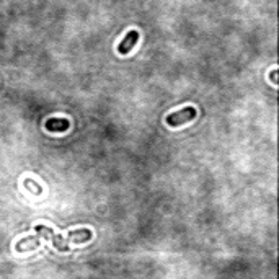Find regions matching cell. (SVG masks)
<instances>
[{
    "label": "cell",
    "instance_id": "6da1fadb",
    "mask_svg": "<svg viewBox=\"0 0 279 279\" xmlns=\"http://www.w3.org/2000/svg\"><path fill=\"white\" fill-rule=\"evenodd\" d=\"M36 232L40 237H44V240H51L52 245H54V248H57L59 251H69V242L67 240H64L61 235H56L54 230L51 227H44V225H36Z\"/></svg>",
    "mask_w": 279,
    "mask_h": 279
},
{
    "label": "cell",
    "instance_id": "7a4b0ae2",
    "mask_svg": "<svg viewBox=\"0 0 279 279\" xmlns=\"http://www.w3.org/2000/svg\"><path fill=\"white\" fill-rule=\"evenodd\" d=\"M196 118V110L193 108V106H186V108L180 110L173 113V115H168L167 116V124L171 126V127H178L181 124H185V122H190Z\"/></svg>",
    "mask_w": 279,
    "mask_h": 279
},
{
    "label": "cell",
    "instance_id": "3957f363",
    "mask_svg": "<svg viewBox=\"0 0 279 279\" xmlns=\"http://www.w3.org/2000/svg\"><path fill=\"white\" fill-rule=\"evenodd\" d=\"M139 40V31L136 30H131L127 31L126 38L120 42V46H118V51H120V54H127L134 46H136V42Z\"/></svg>",
    "mask_w": 279,
    "mask_h": 279
},
{
    "label": "cell",
    "instance_id": "277c9868",
    "mask_svg": "<svg viewBox=\"0 0 279 279\" xmlns=\"http://www.w3.org/2000/svg\"><path fill=\"white\" fill-rule=\"evenodd\" d=\"M44 126L49 132H64L69 129L71 122H69V120H66V118H49Z\"/></svg>",
    "mask_w": 279,
    "mask_h": 279
},
{
    "label": "cell",
    "instance_id": "5b68a950",
    "mask_svg": "<svg viewBox=\"0 0 279 279\" xmlns=\"http://www.w3.org/2000/svg\"><path fill=\"white\" fill-rule=\"evenodd\" d=\"M92 239V230L88 229H77L71 230L67 234V242H75V243H85Z\"/></svg>",
    "mask_w": 279,
    "mask_h": 279
},
{
    "label": "cell",
    "instance_id": "8992f818",
    "mask_svg": "<svg viewBox=\"0 0 279 279\" xmlns=\"http://www.w3.org/2000/svg\"><path fill=\"white\" fill-rule=\"evenodd\" d=\"M40 245H41L40 235H35V237H26V239H23V240H20V242L17 243V250L20 251V253H23V251L36 250Z\"/></svg>",
    "mask_w": 279,
    "mask_h": 279
},
{
    "label": "cell",
    "instance_id": "52a82bcc",
    "mask_svg": "<svg viewBox=\"0 0 279 279\" xmlns=\"http://www.w3.org/2000/svg\"><path fill=\"white\" fill-rule=\"evenodd\" d=\"M271 82L275 83V85L278 83V71H273L271 72Z\"/></svg>",
    "mask_w": 279,
    "mask_h": 279
}]
</instances>
